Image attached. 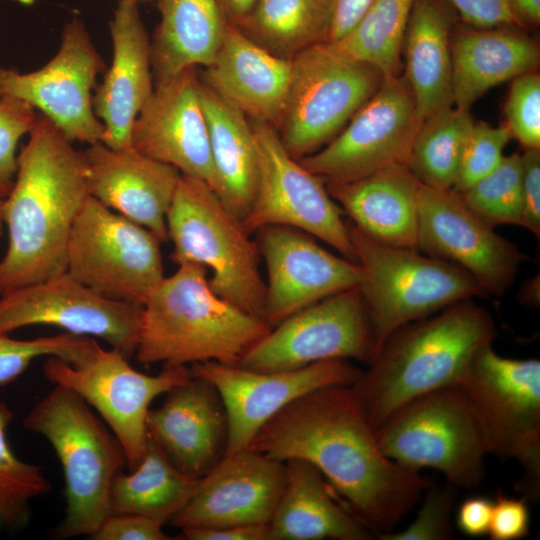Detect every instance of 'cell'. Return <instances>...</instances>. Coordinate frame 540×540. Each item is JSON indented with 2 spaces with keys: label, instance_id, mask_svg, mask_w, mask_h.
Segmentation results:
<instances>
[{
  "label": "cell",
  "instance_id": "cell-49",
  "mask_svg": "<svg viewBox=\"0 0 540 540\" xmlns=\"http://www.w3.org/2000/svg\"><path fill=\"white\" fill-rule=\"evenodd\" d=\"M374 1L333 0L331 22L326 43H335L352 31Z\"/></svg>",
  "mask_w": 540,
  "mask_h": 540
},
{
  "label": "cell",
  "instance_id": "cell-51",
  "mask_svg": "<svg viewBox=\"0 0 540 540\" xmlns=\"http://www.w3.org/2000/svg\"><path fill=\"white\" fill-rule=\"evenodd\" d=\"M511 11L519 27L540 23V0H509Z\"/></svg>",
  "mask_w": 540,
  "mask_h": 540
},
{
  "label": "cell",
  "instance_id": "cell-27",
  "mask_svg": "<svg viewBox=\"0 0 540 540\" xmlns=\"http://www.w3.org/2000/svg\"><path fill=\"white\" fill-rule=\"evenodd\" d=\"M518 26L460 28L451 31L452 92L455 107H470L488 90L536 71L537 42Z\"/></svg>",
  "mask_w": 540,
  "mask_h": 540
},
{
  "label": "cell",
  "instance_id": "cell-22",
  "mask_svg": "<svg viewBox=\"0 0 540 540\" xmlns=\"http://www.w3.org/2000/svg\"><path fill=\"white\" fill-rule=\"evenodd\" d=\"M199 74L190 67L154 85L131 130L138 152L172 165L216 190L208 127L199 93Z\"/></svg>",
  "mask_w": 540,
  "mask_h": 540
},
{
  "label": "cell",
  "instance_id": "cell-54",
  "mask_svg": "<svg viewBox=\"0 0 540 540\" xmlns=\"http://www.w3.org/2000/svg\"><path fill=\"white\" fill-rule=\"evenodd\" d=\"M0 522H2V521H1V518H0Z\"/></svg>",
  "mask_w": 540,
  "mask_h": 540
},
{
  "label": "cell",
  "instance_id": "cell-20",
  "mask_svg": "<svg viewBox=\"0 0 540 540\" xmlns=\"http://www.w3.org/2000/svg\"><path fill=\"white\" fill-rule=\"evenodd\" d=\"M255 233L267 271L263 319L270 328L362 281L357 262L332 254L304 231L266 226Z\"/></svg>",
  "mask_w": 540,
  "mask_h": 540
},
{
  "label": "cell",
  "instance_id": "cell-15",
  "mask_svg": "<svg viewBox=\"0 0 540 540\" xmlns=\"http://www.w3.org/2000/svg\"><path fill=\"white\" fill-rule=\"evenodd\" d=\"M378 349L359 288L289 316L256 342L238 365L286 371L333 359L371 363Z\"/></svg>",
  "mask_w": 540,
  "mask_h": 540
},
{
  "label": "cell",
  "instance_id": "cell-42",
  "mask_svg": "<svg viewBox=\"0 0 540 540\" xmlns=\"http://www.w3.org/2000/svg\"><path fill=\"white\" fill-rule=\"evenodd\" d=\"M504 112L511 136L525 149H540V76L536 71L512 80Z\"/></svg>",
  "mask_w": 540,
  "mask_h": 540
},
{
  "label": "cell",
  "instance_id": "cell-26",
  "mask_svg": "<svg viewBox=\"0 0 540 540\" xmlns=\"http://www.w3.org/2000/svg\"><path fill=\"white\" fill-rule=\"evenodd\" d=\"M291 75L292 59L271 53L226 22L217 53L199 78L249 119L278 129Z\"/></svg>",
  "mask_w": 540,
  "mask_h": 540
},
{
  "label": "cell",
  "instance_id": "cell-28",
  "mask_svg": "<svg viewBox=\"0 0 540 540\" xmlns=\"http://www.w3.org/2000/svg\"><path fill=\"white\" fill-rule=\"evenodd\" d=\"M284 464V489L268 524V540H368L375 536L339 502L315 466L297 459Z\"/></svg>",
  "mask_w": 540,
  "mask_h": 540
},
{
  "label": "cell",
  "instance_id": "cell-25",
  "mask_svg": "<svg viewBox=\"0 0 540 540\" xmlns=\"http://www.w3.org/2000/svg\"><path fill=\"white\" fill-rule=\"evenodd\" d=\"M113 59L93 96V109L106 129L103 144L131 148V130L151 96V41L136 0H120L109 22Z\"/></svg>",
  "mask_w": 540,
  "mask_h": 540
},
{
  "label": "cell",
  "instance_id": "cell-43",
  "mask_svg": "<svg viewBox=\"0 0 540 540\" xmlns=\"http://www.w3.org/2000/svg\"><path fill=\"white\" fill-rule=\"evenodd\" d=\"M35 109L28 103L0 97V199L10 193L16 173V148L19 140L30 133L37 122Z\"/></svg>",
  "mask_w": 540,
  "mask_h": 540
},
{
  "label": "cell",
  "instance_id": "cell-45",
  "mask_svg": "<svg viewBox=\"0 0 540 540\" xmlns=\"http://www.w3.org/2000/svg\"><path fill=\"white\" fill-rule=\"evenodd\" d=\"M163 525L145 516L109 514L89 537L93 540H167Z\"/></svg>",
  "mask_w": 540,
  "mask_h": 540
},
{
  "label": "cell",
  "instance_id": "cell-35",
  "mask_svg": "<svg viewBox=\"0 0 540 540\" xmlns=\"http://www.w3.org/2000/svg\"><path fill=\"white\" fill-rule=\"evenodd\" d=\"M473 123L469 110L454 105L422 121L408 163L420 183L436 189H452Z\"/></svg>",
  "mask_w": 540,
  "mask_h": 540
},
{
  "label": "cell",
  "instance_id": "cell-21",
  "mask_svg": "<svg viewBox=\"0 0 540 540\" xmlns=\"http://www.w3.org/2000/svg\"><path fill=\"white\" fill-rule=\"evenodd\" d=\"M285 484V464L249 447L226 454L197 480L170 524L225 527L269 524Z\"/></svg>",
  "mask_w": 540,
  "mask_h": 540
},
{
  "label": "cell",
  "instance_id": "cell-5",
  "mask_svg": "<svg viewBox=\"0 0 540 540\" xmlns=\"http://www.w3.org/2000/svg\"><path fill=\"white\" fill-rule=\"evenodd\" d=\"M54 449L65 481L61 538L90 537L110 514L114 477L127 466L124 449L104 421L75 392L54 385L23 420Z\"/></svg>",
  "mask_w": 540,
  "mask_h": 540
},
{
  "label": "cell",
  "instance_id": "cell-16",
  "mask_svg": "<svg viewBox=\"0 0 540 540\" xmlns=\"http://www.w3.org/2000/svg\"><path fill=\"white\" fill-rule=\"evenodd\" d=\"M104 62L79 18L69 21L56 55L28 73L0 67V97L42 112L71 142H103L106 129L93 109L92 89Z\"/></svg>",
  "mask_w": 540,
  "mask_h": 540
},
{
  "label": "cell",
  "instance_id": "cell-31",
  "mask_svg": "<svg viewBox=\"0 0 540 540\" xmlns=\"http://www.w3.org/2000/svg\"><path fill=\"white\" fill-rule=\"evenodd\" d=\"M199 93L216 176L215 193L243 221L251 208L258 180L257 149L250 120L201 80Z\"/></svg>",
  "mask_w": 540,
  "mask_h": 540
},
{
  "label": "cell",
  "instance_id": "cell-55",
  "mask_svg": "<svg viewBox=\"0 0 540 540\" xmlns=\"http://www.w3.org/2000/svg\"><path fill=\"white\" fill-rule=\"evenodd\" d=\"M136 1H138V0H136Z\"/></svg>",
  "mask_w": 540,
  "mask_h": 540
},
{
  "label": "cell",
  "instance_id": "cell-1",
  "mask_svg": "<svg viewBox=\"0 0 540 540\" xmlns=\"http://www.w3.org/2000/svg\"><path fill=\"white\" fill-rule=\"evenodd\" d=\"M280 462L315 466L374 533L395 529L431 482L381 451L351 385L316 389L287 405L249 446Z\"/></svg>",
  "mask_w": 540,
  "mask_h": 540
},
{
  "label": "cell",
  "instance_id": "cell-23",
  "mask_svg": "<svg viewBox=\"0 0 540 540\" xmlns=\"http://www.w3.org/2000/svg\"><path fill=\"white\" fill-rule=\"evenodd\" d=\"M82 153L89 195L167 241L166 214L180 171L132 147L112 149L97 142Z\"/></svg>",
  "mask_w": 540,
  "mask_h": 540
},
{
  "label": "cell",
  "instance_id": "cell-33",
  "mask_svg": "<svg viewBox=\"0 0 540 540\" xmlns=\"http://www.w3.org/2000/svg\"><path fill=\"white\" fill-rule=\"evenodd\" d=\"M197 480L180 472L148 435L139 463L129 473L120 471L111 483L110 514H137L164 526L188 502Z\"/></svg>",
  "mask_w": 540,
  "mask_h": 540
},
{
  "label": "cell",
  "instance_id": "cell-36",
  "mask_svg": "<svg viewBox=\"0 0 540 540\" xmlns=\"http://www.w3.org/2000/svg\"><path fill=\"white\" fill-rule=\"evenodd\" d=\"M415 0H375L358 24L330 43L377 68L384 78L400 75L404 35Z\"/></svg>",
  "mask_w": 540,
  "mask_h": 540
},
{
  "label": "cell",
  "instance_id": "cell-6",
  "mask_svg": "<svg viewBox=\"0 0 540 540\" xmlns=\"http://www.w3.org/2000/svg\"><path fill=\"white\" fill-rule=\"evenodd\" d=\"M166 228L176 264L204 266L211 271L209 284L217 295L263 319L265 282L257 242L206 182L181 174Z\"/></svg>",
  "mask_w": 540,
  "mask_h": 540
},
{
  "label": "cell",
  "instance_id": "cell-44",
  "mask_svg": "<svg viewBox=\"0 0 540 540\" xmlns=\"http://www.w3.org/2000/svg\"><path fill=\"white\" fill-rule=\"evenodd\" d=\"M530 534V512L522 498L498 494L493 501L488 536L492 540H519Z\"/></svg>",
  "mask_w": 540,
  "mask_h": 540
},
{
  "label": "cell",
  "instance_id": "cell-39",
  "mask_svg": "<svg viewBox=\"0 0 540 540\" xmlns=\"http://www.w3.org/2000/svg\"><path fill=\"white\" fill-rule=\"evenodd\" d=\"M95 339L64 332L54 336L17 340L0 333V386L16 380L39 357L55 356L75 363L93 346Z\"/></svg>",
  "mask_w": 540,
  "mask_h": 540
},
{
  "label": "cell",
  "instance_id": "cell-24",
  "mask_svg": "<svg viewBox=\"0 0 540 540\" xmlns=\"http://www.w3.org/2000/svg\"><path fill=\"white\" fill-rule=\"evenodd\" d=\"M165 394L162 405L147 414L148 435L180 472L199 479L226 453L224 405L213 385L193 374Z\"/></svg>",
  "mask_w": 540,
  "mask_h": 540
},
{
  "label": "cell",
  "instance_id": "cell-41",
  "mask_svg": "<svg viewBox=\"0 0 540 540\" xmlns=\"http://www.w3.org/2000/svg\"><path fill=\"white\" fill-rule=\"evenodd\" d=\"M415 519L403 530L378 534L382 540H447L454 536L452 511L457 488L446 482L425 490Z\"/></svg>",
  "mask_w": 540,
  "mask_h": 540
},
{
  "label": "cell",
  "instance_id": "cell-38",
  "mask_svg": "<svg viewBox=\"0 0 540 540\" xmlns=\"http://www.w3.org/2000/svg\"><path fill=\"white\" fill-rule=\"evenodd\" d=\"M522 177L521 155L513 153L504 156L493 171L458 194L472 210L493 226H520Z\"/></svg>",
  "mask_w": 540,
  "mask_h": 540
},
{
  "label": "cell",
  "instance_id": "cell-4",
  "mask_svg": "<svg viewBox=\"0 0 540 540\" xmlns=\"http://www.w3.org/2000/svg\"><path fill=\"white\" fill-rule=\"evenodd\" d=\"M178 266L142 306L137 360L164 366L207 361L238 365L271 328L262 318L217 295L204 266Z\"/></svg>",
  "mask_w": 540,
  "mask_h": 540
},
{
  "label": "cell",
  "instance_id": "cell-34",
  "mask_svg": "<svg viewBox=\"0 0 540 540\" xmlns=\"http://www.w3.org/2000/svg\"><path fill=\"white\" fill-rule=\"evenodd\" d=\"M332 7L333 0H258L237 27L271 53L292 59L327 42Z\"/></svg>",
  "mask_w": 540,
  "mask_h": 540
},
{
  "label": "cell",
  "instance_id": "cell-50",
  "mask_svg": "<svg viewBox=\"0 0 540 540\" xmlns=\"http://www.w3.org/2000/svg\"><path fill=\"white\" fill-rule=\"evenodd\" d=\"M182 534L188 540H268V524L225 527H188Z\"/></svg>",
  "mask_w": 540,
  "mask_h": 540
},
{
  "label": "cell",
  "instance_id": "cell-7",
  "mask_svg": "<svg viewBox=\"0 0 540 540\" xmlns=\"http://www.w3.org/2000/svg\"><path fill=\"white\" fill-rule=\"evenodd\" d=\"M374 432L384 455L407 469H435L457 489L477 488L485 477V458L491 454L488 436L458 385L403 404Z\"/></svg>",
  "mask_w": 540,
  "mask_h": 540
},
{
  "label": "cell",
  "instance_id": "cell-10",
  "mask_svg": "<svg viewBox=\"0 0 540 540\" xmlns=\"http://www.w3.org/2000/svg\"><path fill=\"white\" fill-rule=\"evenodd\" d=\"M475 406L490 452L516 460L525 489L540 490V361L497 354L491 343L471 359L457 384Z\"/></svg>",
  "mask_w": 540,
  "mask_h": 540
},
{
  "label": "cell",
  "instance_id": "cell-30",
  "mask_svg": "<svg viewBox=\"0 0 540 540\" xmlns=\"http://www.w3.org/2000/svg\"><path fill=\"white\" fill-rule=\"evenodd\" d=\"M452 6L446 0H415L404 35V76L422 121L453 106L450 35Z\"/></svg>",
  "mask_w": 540,
  "mask_h": 540
},
{
  "label": "cell",
  "instance_id": "cell-11",
  "mask_svg": "<svg viewBox=\"0 0 540 540\" xmlns=\"http://www.w3.org/2000/svg\"><path fill=\"white\" fill-rule=\"evenodd\" d=\"M161 243L89 196L72 227L66 271L105 297L143 306L165 277Z\"/></svg>",
  "mask_w": 540,
  "mask_h": 540
},
{
  "label": "cell",
  "instance_id": "cell-8",
  "mask_svg": "<svg viewBox=\"0 0 540 540\" xmlns=\"http://www.w3.org/2000/svg\"><path fill=\"white\" fill-rule=\"evenodd\" d=\"M347 224L362 270L358 288L378 351L400 327L485 294L463 268L416 249L379 243Z\"/></svg>",
  "mask_w": 540,
  "mask_h": 540
},
{
  "label": "cell",
  "instance_id": "cell-19",
  "mask_svg": "<svg viewBox=\"0 0 540 540\" xmlns=\"http://www.w3.org/2000/svg\"><path fill=\"white\" fill-rule=\"evenodd\" d=\"M190 369L213 385L222 400L228 422L225 455L247 448L262 426L294 400L319 388L352 385L362 373L344 359L286 371H256L214 361L195 363Z\"/></svg>",
  "mask_w": 540,
  "mask_h": 540
},
{
  "label": "cell",
  "instance_id": "cell-18",
  "mask_svg": "<svg viewBox=\"0 0 540 540\" xmlns=\"http://www.w3.org/2000/svg\"><path fill=\"white\" fill-rule=\"evenodd\" d=\"M453 263L479 283L485 294L503 295L527 259L452 189L420 184L417 250Z\"/></svg>",
  "mask_w": 540,
  "mask_h": 540
},
{
  "label": "cell",
  "instance_id": "cell-37",
  "mask_svg": "<svg viewBox=\"0 0 540 540\" xmlns=\"http://www.w3.org/2000/svg\"><path fill=\"white\" fill-rule=\"evenodd\" d=\"M14 415L0 401V518L7 525L27 520L33 499L50 491L41 466L19 459L7 442V428Z\"/></svg>",
  "mask_w": 540,
  "mask_h": 540
},
{
  "label": "cell",
  "instance_id": "cell-52",
  "mask_svg": "<svg viewBox=\"0 0 540 540\" xmlns=\"http://www.w3.org/2000/svg\"><path fill=\"white\" fill-rule=\"evenodd\" d=\"M258 0H217L226 22L240 25L251 13Z\"/></svg>",
  "mask_w": 540,
  "mask_h": 540
},
{
  "label": "cell",
  "instance_id": "cell-2",
  "mask_svg": "<svg viewBox=\"0 0 540 540\" xmlns=\"http://www.w3.org/2000/svg\"><path fill=\"white\" fill-rule=\"evenodd\" d=\"M89 196L83 153L38 116L2 203L8 247L0 260V296L66 271L72 227Z\"/></svg>",
  "mask_w": 540,
  "mask_h": 540
},
{
  "label": "cell",
  "instance_id": "cell-40",
  "mask_svg": "<svg viewBox=\"0 0 540 540\" xmlns=\"http://www.w3.org/2000/svg\"><path fill=\"white\" fill-rule=\"evenodd\" d=\"M512 138L506 124L498 127L474 122L462 151L452 190L461 193L493 171L502 161L503 151Z\"/></svg>",
  "mask_w": 540,
  "mask_h": 540
},
{
  "label": "cell",
  "instance_id": "cell-12",
  "mask_svg": "<svg viewBox=\"0 0 540 540\" xmlns=\"http://www.w3.org/2000/svg\"><path fill=\"white\" fill-rule=\"evenodd\" d=\"M43 372L49 382L75 392L100 415L121 443L129 470L146 450L151 403L192 377L187 366H165L157 375L139 372L122 353L97 341L75 363L47 357Z\"/></svg>",
  "mask_w": 540,
  "mask_h": 540
},
{
  "label": "cell",
  "instance_id": "cell-46",
  "mask_svg": "<svg viewBox=\"0 0 540 540\" xmlns=\"http://www.w3.org/2000/svg\"><path fill=\"white\" fill-rule=\"evenodd\" d=\"M522 213L520 226L540 237V150L525 149L521 155Z\"/></svg>",
  "mask_w": 540,
  "mask_h": 540
},
{
  "label": "cell",
  "instance_id": "cell-17",
  "mask_svg": "<svg viewBox=\"0 0 540 540\" xmlns=\"http://www.w3.org/2000/svg\"><path fill=\"white\" fill-rule=\"evenodd\" d=\"M142 306L105 297L67 271L0 296V333L31 325L97 337L130 359L136 352Z\"/></svg>",
  "mask_w": 540,
  "mask_h": 540
},
{
  "label": "cell",
  "instance_id": "cell-13",
  "mask_svg": "<svg viewBox=\"0 0 540 540\" xmlns=\"http://www.w3.org/2000/svg\"><path fill=\"white\" fill-rule=\"evenodd\" d=\"M422 123L405 76L384 78L323 149L299 162L327 184L357 180L387 169L407 166Z\"/></svg>",
  "mask_w": 540,
  "mask_h": 540
},
{
  "label": "cell",
  "instance_id": "cell-3",
  "mask_svg": "<svg viewBox=\"0 0 540 540\" xmlns=\"http://www.w3.org/2000/svg\"><path fill=\"white\" fill-rule=\"evenodd\" d=\"M494 336L490 314L471 299L397 329L351 385L372 427L403 404L456 385L474 355Z\"/></svg>",
  "mask_w": 540,
  "mask_h": 540
},
{
  "label": "cell",
  "instance_id": "cell-47",
  "mask_svg": "<svg viewBox=\"0 0 540 540\" xmlns=\"http://www.w3.org/2000/svg\"><path fill=\"white\" fill-rule=\"evenodd\" d=\"M462 21L476 28L518 26L509 0H446ZM521 28V27H520Z\"/></svg>",
  "mask_w": 540,
  "mask_h": 540
},
{
  "label": "cell",
  "instance_id": "cell-29",
  "mask_svg": "<svg viewBox=\"0 0 540 540\" xmlns=\"http://www.w3.org/2000/svg\"><path fill=\"white\" fill-rule=\"evenodd\" d=\"M420 184L407 166H400L327 184V190L363 234L388 246L417 250Z\"/></svg>",
  "mask_w": 540,
  "mask_h": 540
},
{
  "label": "cell",
  "instance_id": "cell-9",
  "mask_svg": "<svg viewBox=\"0 0 540 540\" xmlns=\"http://www.w3.org/2000/svg\"><path fill=\"white\" fill-rule=\"evenodd\" d=\"M384 80L372 65L330 43L292 58L286 106L277 129L286 151L300 160L331 141Z\"/></svg>",
  "mask_w": 540,
  "mask_h": 540
},
{
  "label": "cell",
  "instance_id": "cell-53",
  "mask_svg": "<svg viewBox=\"0 0 540 540\" xmlns=\"http://www.w3.org/2000/svg\"><path fill=\"white\" fill-rule=\"evenodd\" d=\"M2 203H3V199H0V239L3 234V225H4V221L2 218Z\"/></svg>",
  "mask_w": 540,
  "mask_h": 540
},
{
  "label": "cell",
  "instance_id": "cell-14",
  "mask_svg": "<svg viewBox=\"0 0 540 540\" xmlns=\"http://www.w3.org/2000/svg\"><path fill=\"white\" fill-rule=\"evenodd\" d=\"M258 157V180L243 224L249 233L266 226H286L308 233L356 262L348 224L324 181L284 148L277 129L249 119Z\"/></svg>",
  "mask_w": 540,
  "mask_h": 540
},
{
  "label": "cell",
  "instance_id": "cell-32",
  "mask_svg": "<svg viewBox=\"0 0 540 540\" xmlns=\"http://www.w3.org/2000/svg\"><path fill=\"white\" fill-rule=\"evenodd\" d=\"M158 9L150 43L154 85L187 68L208 66L226 24L217 0H158Z\"/></svg>",
  "mask_w": 540,
  "mask_h": 540
},
{
  "label": "cell",
  "instance_id": "cell-48",
  "mask_svg": "<svg viewBox=\"0 0 540 540\" xmlns=\"http://www.w3.org/2000/svg\"><path fill=\"white\" fill-rule=\"evenodd\" d=\"M493 501L484 496L465 499L458 507L455 516L457 529L466 536L483 537L488 535Z\"/></svg>",
  "mask_w": 540,
  "mask_h": 540
}]
</instances>
